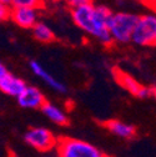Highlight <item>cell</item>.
I'll return each mask as SVG.
<instances>
[{
	"mask_svg": "<svg viewBox=\"0 0 156 157\" xmlns=\"http://www.w3.org/2000/svg\"><path fill=\"white\" fill-rule=\"evenodd\" d=\"M71 17L77 28L95 36L106 46L112 44L111 35L107 30V21L112 11L104 5H94L92 3L71 9Z\"/></svg>",
	"mask_w": 156,
	"mask_h": 157,
	"instance_id": "cell-1",
	"label": "cell"
},
{
	"mask_svg": "<svg viewBox=\"0 0 156 157\" xmlns=\"http://www.w3.org/2000/svg\"><path fill=\"white\" fill-rule=\"evenodd\" d=\"M139 20L138 15L130 13H112L107 21V30L111 35L112 41L118 43H129L131 41V36L136 23Z\"/></svg>",
	"mask_w": 156,
	"mask_h": 157,
	"instance_id": "cell-2",
	"label": "cell"
},
{
	"mask_svg": "<svg viewBox=\"0 0 156 157\" xmlns=\"http://www.w3.org/2000/svg\"><path fill=\"white\" fill-rule=\"evenodd\" d=\"M56 152L59 157H101L103 155L91 144L71 139V137H60L56 142Z\"/></svg>",
	"mask_w": 156,
	"mask_h": 157,
	"instance_id": "cell-3",
	"label": "cell"
},
{
	"mask_svg": "<svg viewBox=\"0 0 156 157\" xmlns=\"http://www.w3.org/2000/svg\"><path fill=\"white\" fill-rule=\"evenodd\" d=\"M131 41L141 46H151L156 43V15H142L134 29Z\"/></svg>",
	"mask_w": 156,
	"mask_h": 157,
	"instance_id": "cell-4",
	"label": "cell"
},
{
	"mask_svg": "<svg viewBox=\"0 0 156 157\" xmlns=\"http://www.w3.org/2000/svg\"><path fill=\"white\" fill-rule=\"evenodd\" d=\"M25 142L37 151H50L55 148L57 139L54 133L44 127H34L25 133Z\"/></svg>",
	"mask_w": 156,
	"mask_h": 157,
	"instance_id": "cell-5",
	"label": "cell"
},
{
	"mask_svg": "<svg viewBox=\"0 0 156 157\" xmlns=\"http://www.w3.org/2000/svg\"><path fill=\"white\" fill-rule=\"evenodd\" d=\"M112 76L115 77L116 82H118L123 89L129 91L131 95L138 96L140 99H146V97L151 96V89L150 87L141 85L140 82L136 81L131 75L124 72L123 70H120L118 67L112 69Z\"/></svg>",
	"mask_w": 156,
	"mask_h": 157,
	"instance_id": "cell-6",
	"label": "cell"
},
{
	"mask_svg": "<svg viewBox=\"0 0 156 157\" xmlns=\"http://www.w3.org/2000/svg\"><path fill=\"white\" fill-rule=\"evenodd\" d=\"M18 102L25 109H41L46 102L45 96L37 87L26 86L24 91L18 96Z\"/></svg>",
	"mask_w": 156,
	"mask_h": 157,
	"instance_id": "cell-7",
	"label": "cell"
},
{
	"mask_svg": "<svg viewBox=\"0 0 156 157\" xmlns=\"http://www.w3.org/2000/svg\"><path fill=\"white\" fill-rule=\"evenodd\" d=\"M10 19L23 29H33L37 23V10L29 8H11Z\"/></svg>",
	"mask_w": 156,
	"mask_h": 157,
	"instance_id": "cell-8",
	"label": "cell"
},
{
	"mask_svg": "<svg viewBox=\"0 0 156 157\" xmlns=\"http://www.w3.org/2000/svg\"><path fill=\"white\" fill-rule=\"evenodd\" d=\"M26 86L28 85L25 84L24 80H21L20 77H16L11 74H8L3 78H0V91L9 96L18 97L24 91Z\"/></svg>",
	"mask_w": 156,
	"mask_h": 157,
	"instance_id": "cell-9",
	"label": "cell"
},
{
	"mask_svg": "<svg viewBox=\"0 0 156 157\" xmlns=\"http://www.w3.org/2000/svg\"><path fill=\"white\" fill-rule=\"evenodd\" d=\"M103 126L109 130L111 133L123 137V139H134L136 136V127L125 122H121L120 120H107L103 122Z\"/></svg>",
	"mask_w": 156,
	"mask_h": 157,
	"instance_id": "cell-10",
	"label": "cell"
},
{
	"mask_svg": "<svg viewBox=\"0 0 156 157\" xmlns=\"http://www.w3.org/2000/svg\"><path fill=\"white\" fill-rule=\"evenodd\" d=\"M30 69H31V71H33L36 76H39L40 78H43V80H44L50 87H53L54 90L59 91V92H65V91H66L65 85L61 84L60 81H57L54 76H51L37 61H34V60L30 61Z\"/></svg>",
	"mask_w": 156,
	"mask_h": 157,
	"instance_id": "cell-11",
	"label": "cell"
},
{
	"mask_svg": "<svg viewBox=\"0 0 156 157\" xmlns=\"http://www.w3.org/2000/svg\"><path fill=\"white\" fill-rule=\"evenodd\" d=\"M41 111L44 112V115L48 117L49 120H51L54 124L60 125V126H66L69 125V117L66 116V113L59 109L57 106L50 104V102H45L44 106L41 107Z\"/></svg>",
	"mask_w": 156,
	"mask_h": 157,
	"instance_id": "cell-12",
	"label": "cell"
},
{
	"mask_svg": "<svg viewBox=\"0 0 156 157\" xmlns=\"http://www.w3.org/2000/svg\"><path fill=\"white\" fill-rule=\"evenodd\" d=\"M33 34L37 41L44 44H49L55 40L54 31L44 23H36V25L33 28Z\"/></svg>",
	"mask_w": 156,
	"mask_h": 157,
	"instance_id": "cell-13",
	"label": "cell"
},
{
	"mask_svg": "<svg viewBox=\"0 0 156 157\" xmlns=\"http://www.w3.org/2000/svg\"><path fill=\"white\" fill-rule=\"evenodd\" d=\"M13 8H29V9H43L45 6V0H11Z\"/></svg>",
	"mask_w": 156,
	"mask_h": 157,
	"instance_id": "cell-14",
	"label": "cell"
},
{
	"mask_svg": "<svg viewBox=\"0 0 156 157\" xmlns=\"http://www.w3.org/2000/svg\"><path fill=\"white\" fill-rule=\"evenodd\" d=\"M10 14H11V8L10 5L0 3V23L2 21H6L10 19Z\"/></svg>",
	"mask_w": 156,
	"mask_h": 157,
	"instance_id": "cell-15",
	"label": "cell"
},
{
	"mask_svg": "<svg viewBox=\"0 0 156 157\" xmlns=\"http://www.w3.org/2000/svg\"><path fill=\"white\" fill-rule=\"evenodd\" d=\"M64 2H66V4L72 9V8L80 6V5L89 4V3H91V0H64Z\"/></svg>",
	"mask_w": 156,
	"mask_h": 157,
	"instance_id": "cell-16",
	"label": "cell"
},
{
	"mask_svg": "<svg viewBox=\"0 0 156 157\" xmlns=\"http://www.w3.org/2000/svg\"><path fill=\"white\" fill-rule=\"evenodd\" d=\"M142 3H144L147 8L152 9L154 11H156V0H142Z\"/></svg>",
	"mask_w": 156,
	"mask_h": 157,
	"instance_id": "cell-17",
	"label": "cell"
},
{
	"mask_svg": "<svg viewBox=\"0 0 156 157\" xmlns=\"http://www.w3.org/2000/svg\"><path fill=\"white\" fill-rule=\"evenodd\" d=\"M9 72H8V70H6V67H5V65L3 64V63H0V78H3L4 76H6Z\"/></svg>",
	"mask_w": 156,
	"mask_h": 157,
	"instance_id": "cell-18",
	"label": "cell"
},
{
	"mask_svg": "<svg viewBox=\"0 0 156 157\" xmlns=\"http://www.w3.org/2000/svg\"><path fill=\"white\" fill-rule=\"evenodd\" d=\"M151 96H154V99L156 100V86L151 89Z\"/></svg>",
	"mask_w": 156,
	"mask_h": 157,
	"instance_id": "cell-19",
	"label": "cell"
},
{
	"mask_svg": "<svg viewBox=\"0 0 156 157\" xmlns=\"http://www.w3.org/2000/svg\"><path fill=\"white\" fill-rule=\"evenodd\" d=\"M0 3L6 4V5H10V4H11V0H0Z\"/></svg>",
	"mask_w": 156,
	"mask_h": 157,
	"instance_id": "cell-20",
	"label": "cell"
},
{
	"mask_svg": "<svg viewBox=\"0 0 156 157\" xmlns=\"http://www.w3.org/2000/svg\"><path fill=\"white\" fill-rule=\"evenodd\" d=\"M101 157H110V156H106V155H103Z\"/></svg>",
	"mask_w": 156,
	"mask_h": 157,
	"instance_id": "cell-21",
	"label": "cell"
},
{
	"mask_svg": "<svg viewBox=\"0 0 156 157\" xmlns=\"http://www.w3.org/2000/svg\"><path fill=\"white\" fill-rule=\"evenodd\" d=\"M155 46H156V43H155Z\"/></svg>",
	"mask_w": 156,
	"mask_h": 157,
	"instance_id": "cell-22",
	"label": "cell"
}]
</instances>
